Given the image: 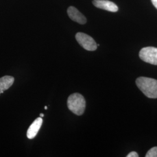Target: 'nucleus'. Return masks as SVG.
<instances>
[{"mask_svg":"<svg viewBox=\"0 0 157 157\" xmlns=\"http://www.w3.org/2000/svg\"><path fill=\"white\" fill-rule=\"evenodd\" d=\"M136 83L139 89L150 98H157V80L154 78L139 77Z\"/></svg>","mask_w":157,"mask_h":157,"instance_id":"obj_1","label":"nucleus"},{"mask_svg":"<svg viewBox=\"0 0 157 157\" xmlns=\"http://www.w3.org/2000/svg\"><path fill=\"white\" fill-rule=\"evenodd\" d=\"M67 108L71 112L77 115L83 114L86 108V100L82 94L76 93L69 95L67 98Z\"/></svg>","mask_w":157,"mask_h":157,"instance_id":"obj_2","label":"nucleus"},{"mask_svg":"<svg viewBox=\"0 0 157 157\" xmlns=\"http://www.w3.org/2000/svg\"><path fill=\"white\" fill-rule=\"evenodd\" d=\"M76 39L78 44L83 48L87 51H95L97 48V45L95 40L91 36L86 34L78 32L76 34Z\"/></svg>","mask_w":157,"mask_h":157,"instance_id":"obj_3","label":"nucleus"},{"mask_svg":"<svg viewBox=\"0 0 157 157\" xmlns=\"http://www.w3.org/2000/svg\"><path fill=\"white\" fill-rule=\"evenodd\" d=\"M139 56L144 62L157 65V48L153 47H144L140 51Z\"/></svg>","mask_w":157,"mask_h":157,"instance_id":"obj_4","label":"nucleus"},{"mask_svg":"<svg viewBox=\"0 0 157 157\" xmlns=\"http://www.w3.org/2000/svg\"><path fill=\"white\" fill-rule=\"evenodd\" d=\"M93 4L95 7L108 11L115 12L118 11L117 6L115 3L108 0H94Z\"/></svg>","mask_w":157,"mask_h":157,"instance_id":"obj_5","label":"nucleus"},{"mask_svg":"<svg viewBox=\"0 0 157 157\" xmlns=\"http://www.w3.org/2000/svg\"><path fill=\"white\" fill-rule=\"evenodd\" d=\"M67 12L69 17L73 21L81 25H84L87 22L86 17L74 6H69Z\"/></svg>","mask_w":157,"mask_h":157,"instance_id":"obj_6","label":"nucleus"},{"mask_svg":"<svg viewBox=\"0 0 157 157\" xmlns=\"http://www.w3.org/2000/svg\"><path fill=\"white\" fill-rule=\"evenodd\" d=\"M43 124V119L41 117L37 118L32 124L29 126L27 132V137L29 139L34 138L38 133L40 129Z\"/></svg>","mask_w":157,"mask_h":157,"instance_id":"obj_7","label":"nucleus"},{"mask_svg":"<svg viewBox=\"0 0 157 157\" xmlns=\"http://www.w3.org/2000/svg\"><path fill=\"white\" fill-rule=\"evenodd\" d=\"M14 80V78L11 76H4L0 78V94L11 87Z\"/></svg>","mask_w":157,"mask_h":157,"instance_id":"obj_8","label":"nucleus"},{"mask_svg":"<svg viewBox=\"0 0 157 157\" xmlns=\"http://www.w3.org/2000/svg\"><path fill=\"white\" fill-rule=\"evenodd\" d=\"M146 157H157V147H152L147 152Z\"/></svg>","mask_w":157,"mask_h":157,"instance_id":"obj_9","label":"nucleus"},{"mask_svg":"<svg viewBox=\"0 0 157 157\" xmlns=\"http://www.w3.org/2000/svg\"><path fill=\"white\" fill-rule=\"evenodd\" d=\"M139 155L135 151H132L130 152L129 154L126 156V157H138Z\"/></svg>","mask_w":157,"mask_h":157,"instance_id":"obj_10","label":"nucleus"},{"mask_svg":"<svg viewBox=\"0 0 157 157\" xmlns=\"http://www.w3.org/2000/svg\"><path fill=\"white\" fill-rule=\"evenodd\" d=\"M152 4L157 9V0H151Z\"/></svg>","mask_w":157,"mask_h":157,"instance_id":"obj_11","label":"nucleus"},{"mask_svg":"<svg viewBox=\"0 0 157 157\" xmlns=\"http://www.w3.org/2000/svg\"><path fill=\"white\" fill-rule=\"evenodd\" d=\"M40 117L43 118V117L44 116V115L43 113H40Z\"/></svg>","mask_w":157,"mask_h":157,"instance_id":"obj_12","label":"nucleus"},{"mask_svg":"<svg viewBox=\"0 0 157 157\" xmlns=\"http://www.w3.org/2000/svg\"><path fill=\"white\" fill-rule=\"evenodd\" d=\"M44 109H45V110H46V109H47V106H45V107H44Z\"/></svg>","mask_w":157,"mask_h":157,"instance_id":"obj_13","label":"nucleus"}]
</instances>
